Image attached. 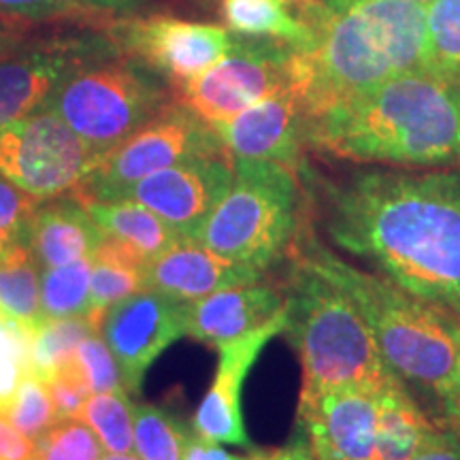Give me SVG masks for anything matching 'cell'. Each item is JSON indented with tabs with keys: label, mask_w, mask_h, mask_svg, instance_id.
Returning <instances> with one entry per match:
<instances>
[{
	"label": "cell",
	"mask_w": 460,
	"mask_h": 460,
	"mask_svg": "<svg viewBox=\"0 0 460 460\" xmlns=\"http://www.w3.org/2000/svg\"><path fill=\"white\" fill-rule=\"evenodd\" d=\"M305 216L332 250L424 301L460 314V169H356L322 177L305 164Z\"/></svg>",
	"instance_id": "6da1fadb"
},
{
	"label": "cell",
	"mask_w": 460,
	"mask_h": 460,
	"mask_svg": "<svg viewBox=\"0 0 460 460\" xmlns=\"http://www.w3.org/2000/svg\"><path fill=\"white\" fill-rule=\"evenodd\" d=\"M314 43L290 58V85L318 118L349 96L427 73V7L405 0H295Z\"/></svg>",
	"instance_id": "7a4b0ae2"
},
{
	"label": "cell",
	"mask_w": 460,
	"mask_h": 460,
	"mask_svg": "<svg viewBox=\"0 0 460 460\" xmlns=\"http://www.w3.org/2000/svg\"><path fill=\"white\" fill-rule=\"evenodd\" d=\"M305 141L358 164L460 169V84L399 75L305 122Z\"/></svg>",
	"instance_id": "3957f363"
},
{
	"label": "cell",
	"mask_w": 460,
	"mask_h": 460,
	"mask_svg": "<svg viewBox=\"0 0 460 460\" xmlns=\"http://www.w3.org/2000/svg\"><path fill=\"white\" fill-rule=\"evenodd\" d=\"M288 256H296L352 298L388 369L401 382L427 388L439 399L456 393L460 318L376 271L352 264L326 243L303 217Z\"/></svg>",
	"instance_id": "277c9868"
},
{
	"label": "cell",
	"mask_w": 460,
	"mask_h": 460,
	"mask_svg": "<svg viewBox=\"0 0 460 460\" xmlns=\"http://www.w3.org/2000/svg\"><path fill=\"white\" fill-rule=\"evenodd\" d=\"M281 281L286 295L284 332L303 369L301 393L332 386L379 388L394 376L376 337L341 288L296 256H288Z\"/></svg>",
	"instance_id": "5b68a950"
},
{
	"label": "cell",
	"mask_w": 460,
	"mask_h": 460,
	"mask_svg": "<svg viewBox=\"0 0 460 460\" xmlns=\"http://www.w3.org/2000/svg\"><path fill=\"white\" fill-rule=\"evenodd\" d=\"M172 101L171 84L118 43L77 65L45 101L102 158Z\"/></svg>",
	"instance_id": "8992f818"
},
{
	"label": "cell",
	"mask_w": 460,
	"mask_h": 460,
	"mask_svg": "<svg viewBox=\"0 0 460 460\" xmlns=\"http://www.w3.org/2000/svg\"><path fill=\"white\" fill-rule=\"evenodd\" d=\"M234 180L197 241L267 273L286 261L305 217L301 175L271 160L233 158Z\"/></svg>",
	"instance_id": "52a82bcc"
},
{
	"label": "cell",
	"mask_w": 460,
	"mask_h": 460,
	"mask_svg": "<svg viewBox=\"0 0 460 460\" xmlns=\"http://www.w3.org/2000/svg\"><path fill=\"white\" fill-rule=\"evenodd\" d=\"M216 154H228L216 130L172 99L128 139L107 152L75 194L82 200L124 199L130 186L154 172Z\"/></svg>",
	"instance_id": "ba28073f"
},
{
	"label": "cell",
	"mask_w": 460,
	"mask_h": 460,
	"mask_svg": "<svg viewBox=\"0 0 460 460\" xmlns=\"http://www.w3.org/2000/svg\"><path fill=\"white\" fill-rule=\"evenodd\" d=\"M101 156L51 109H37L0 128V175L37 199L82 186Z\"/></svg>",
	"instance_id": "9c48e42d"
},
{
	"label": "cell",
	"mask_w": 460,
	"mask_h": 460,
	"mask_svg": "<svg viewBox=\"0 0 460 460\" xmlns=\"http://www.w3.org/2000/svg\"><path fill=\"white\" fill-rule=\"evenodd\" d=\"M237 45L220 62L172 88V99L209 126L228 122L290 85L292 48L237 34Z\"/></svg>",
	"instance_id": "30bf717a"
},
{
	"label": "cell",
	"mask_w": 460,
	"mask_h": 460,
	"mask_svg": "<svg viewBox=\"0 0 460 460\" xmlns=\"http://www.w3.org/2000/svg\"><path fill=\"white\" fill-rule=\"evenodd\" d=\"M115 45L107 26L31 37L0 56V128L45 105L58 84L88 58Z\"/></svg>",
	"instance_id": "8fae6325"
},
{
	"label": "cell",
	"mask_w": 460,
	"mask_h": 460,
	"mask_svg": "<svg viewBox=\"0 0 460 460\" xmlns=\"http://www.w3.org/2000/svg\"><path fill=\"white\" fill-rule=\"evenodd\" d=\"M119 48L146 60L171 88L205 73L237 45V32L226 26L200 24L171 15L124 17L107 24Z\"/></svg>",
	"instance_id": "7c38bea8"
},
{
	"label": "cell",
	"mask_w": 460,
	"mask_h": 460,
	"mask_svg": "<svg viewBox=\"0 0 460 460\" xmlns=\"http://www.w3.org/2000/svg\"><path fill=\"white\" fill-rule=\"evenodd\" d=\"M233 180L234 164L230 154L197 156L137 181L124 199L147 207L177 230L181 239L197 241L200 228L228 194Z\"/></svg>",
	"instance_id": "4fadbf2b"
},
{
	"label": "cell",
	"mask_w": 460,
	"mask_h": 460,
	"mask_svg": "<svg viewBox=\"0 0 460 460\" xmlns=\"http://www.w3.org/2000/svg\"><path fill=\"white\" fill-rule=\"evenodd\" d=\"M101 335L118 360L124 388L139 394L149 367L186 335L183 303L143 288L107 309Z\"/></svg>",
	"instance_id": "5bb4252c"
},
{
	"label": "cell",
	"mask_w": 460,
	"mask_h": 460,
	"mask_svg": "<svg viewBox=\"0 0 460 460\" xmlns=\"http://www.w3.org/2000/svg\"><path fill=\"white\" fill-rule=\"evenodd\" d=\"M379 388L332 386L301 393L296 424L314 460H376Z\"/></svg>",
	"instance_id": "9a60e30c"
},
{
	"label": "cell",
	"mask_w": 460,
	"mask_h": 460,
	"mask_svg": "<svg viewBox=\"0 0 460 460\" xmlns=\"http://www.w3.org/2000/svg\"><path fill=\"white\" fill-rule=\"evenodd\" d=\"M286 326V305L271 322L254 329L237 339L217 345L216 376L200 401L192 420V433L216 444L241 446L254 450L245 430L243 420V384L256 365L264 345L284 332Z\"/></svg>",
	"instance_id": "2e32d148"
},
{
	"label": "cell",
	"mask_w": 460,
	"mask_h": 460,
	"mask_svg": "<svg viewBox=\"0 0 460 460\" xmlns=\"http://www.w3.org/2000/svg\"><path fill=\"white\" fill-rule=\"evenodd\" d=\"M211 128L233 158L271 160L296 172L307 164L305 111L292 85Z\"/></svg>",
	"instance_id": "e0dca14e"
},
{
	"label": "cell",
	"mask_w": 460,
	"mask_h": 460,
	"mask_svg": "<svg viewBox=\"0 0 460 460\" xmlns=\"http://www.w3.org/2000/svg\"><path fill=\"white\" fill-rule=\"evenodd\" d=\"M143 279L149 290L177 303H190L226 288L256 284L267 279V273L250 264L228 261L199 241L181 239L146 262Z\"/></svg>",
	"instance_id": "ac0fdd59"
},
{
	"label": "cell",
	"mask_w": 460,
	"mask_h": 460,
	"mask_svg": "<svg viewBox=\"0 0 460 460\" xmlns=\"http://www.w3.org/2000/svg\"><path fill=\"white\" fill-rule=\"evenodd\" d=\"M284 288L267 279L217 290L214 295L183 303L186 335L217 348L230 339L261 329L284 309Z\"/></svg>",
	"instance_id": "d6986e66"
},
{
	"label": "cell",
	"mask_w": 460,
	"mask_h": 460,
	"mask_svg": "<svg viewBox=\"0 0 460 460\" xmlns=\"http://www.w3.org/2000/svg\"><path fill=\"white\" fill-rule=\"evenodd\" d=\"M102 233L75 192L48 199L34 211L26 230V250L37 267L51 269L94 256Z\"/></svg>",
	"instance_id": "ffe728a7"
},
{
	"label": "cell",
	"mask_w": 460,
	"mask_h": 460,
	"mask_svg": "<svg viewBox=\"0 0 460 460\" xmlns=\"http://www.w3.org/2000/svg\"><path fill=\"white\" fill-rule=\"evenodd\" d=\"M444 433L446 429L420 410L399 377L393 376L379 388L376 460H410Z\"/></svg>",
	"instance_id": "44dd1931"
},
{
	"label": "cell",
	"mask_w": 460,
	"mask_h": 460,
	"mask_svg": "<svg viewBox=\"0 0 460 460\" xmlns=\"http://www.w3.org/2000/svg\"><path fill=\"white\" fill-rule=\"evenodd\" d=\"M102 237L113 239L139 261L147 262L181 241L180 233L132 199L84 200Z\"/></svg>",
	"instance_id": "7402d4cb"
},
{
	"label": "cell",
	"mask_w": 460,
	"mask_h": 460,
	"mask_svg": "<svg viewBox=\"0 0 460 460\" xmlns=\"http://www.w3.org/2000/svg\"><path fill=\"white\" fill-rule=\"evenodd\" d=\"M224 24L228 31L252 39H269L292 49H307L314 32L284 0H222Z\"/></svg>",
	"instance_id": "603a6c76"
},
{
	"label": "cell",
	"mask_w": 460,
	"mask_h": 460,
	"mask_svg": "<svg viewBox=\"0 0 460 460\" xmlns=\"http://www.w3.org/2000/svg\"><path fill=\"white\" fill-rule=\"evenodd\" d=\"M143 267L146 262L130 254L126 247L115 243L113 239L102 237L92 256L88 314L105 315L111 305L143 290L146 288Z\"/></svg>",
	"instance_id": "cb8c5ba5"
},
{
	"label": "cell",
	"mask_w": 460,
	"mask_h": 460,
	"mask_svg": "<svg viewBox=\"0 0 460 460\" xmlns=\"http://www.w3.org/2000/svg\"><path fill=\"white\" fill-rule=\"evenodd\" d=\"M0 312L31 331L43 324L41 269L26 245L0 252Z\"/></svg>",
	"instance_id": "d4e9b609"
},
{
	"label": "cell",
	"mask_w": 460,
	"mask_h": 460,
	"mask_svg": "<svg viewBox=\"0 0 460 460\" xmlns=\"http://www.w3.org/2000/svg\"><path fill=\"white\" fill-rule=\"evenodd\" d=\"M101 320L102 315L99 314L45 320L31 339V365L34 376L45 379L71 365L77 345L92 332L101 331Z\"/></svg>",
	"instance_id": "484cf974"
},
{
	"label": "cell",
	"mask_w": 460,
	"mask_h": 460,
	"mask_svg": "<svg viewBox=\"0 0 460 460\" xmlns=\"http://www.w3.org/2000/svg\"><path fill=\"white\" fill-rule=\"evenodd\" d=\"M427 73L460 84V0L429 3Z\"/></svg>",
	"instance_id": "4316f807"
},
{
	"label": "cell",
	"mask_w": 460,
	"mask_h": 460,
	"mask_svg": "<svg viewBox=\"0 0 460 460\" xmlns=\"http://www.w3.org/2000/svg\"><path fill=\"white\" fill-rule=\"evenodd\" d=\"M92 258L41 271L43 320H60L90 312Z\"/></svg>",
	"instance_id": "83f0119b"
},
{
	"label": "cell",
	"mask_w": 460,
	"mask_h": 460,
	"mask_svg": "<svg viewBox=\"0 0 460 460\" xmlns=\"http://www.w3.org/2000/svg\"><path fill=\"white\" fill-rule=\"evenodd\" d=\"M192 430L180 418L152 402L135 405V454L139 460H183Z\"/></svg>",
	"instance_id": "f1b7e54d"
},
{
	"label": "cell",
	"mask_w": 460,
	"mask_h": 460,
	"mask_svg": "<svg viewBox=\"0 0 460 460\" xmlns=\"http://www.w3.org/2000/svg\"><path fill=\"white\" fill-rule=\"evenodd\" d=\"M82 420L94 430L105 452L128 454L135 441V402L126 390L90 394Z\"/></svg>",
	"instance_id": "f546056e"
},
{
	"label": "cell",
	"mask_w": 460,
	"mask_h": 460,
	"mask_svg": "<svg viewBox=\"0 0 460 460\" xmlns=\"http://www.w3.org/2000/svg\"><path fill=\"white\" fill-rule=\"evenodd\" d=\"M0 416L31 441H37L58 422L49 390L43 379L34 373L24 376Z\"/></svg>",
	"instance_id": "4dcf8cb0"
},
{
	"label": "cell",
	"mask_w": 460,
	"mask_h": 460,
	"mask_svg": "<svg viewBox=\"0 0 460 460\" xmlns=\"http://www.w3.org/2000/svg\"><path fill=\"white\" fill-rule=\"evenodd\" d=\"M34 446L37 460H101L105 450L82 418L58 420Z\"/></svg>",
	"instance_id": "1f68e13d"
},
{
	"label": "cell",
	"mask_w": 460,
	"mask_h": 460,
	"mask_svg": "<svg viewBox=\"0 0 460 460\" xmlns=\"http://www.w3.org/2000/svg\"><path fill=\"white\" fill-rule=\"evenodd\" d=\"M32 332L28 326L0 314V411L7 407L24 376L32 373Z\"/></svg>",
	"instance_id": "d6a6232c"
},
{
	"label": "cell",
	"mask_w": 460,
	"mask_h": 460,
	"mask_svg": "<svg viewBox=\"0 0 460 460\" xmlns=\"http://www.w3.org/2000/svg\"><path fill=\"white\" fill-rule=\"evenodd\" d=\"M71 367L82 377L90 394L113 393V390H126L122 382L119 365L101 331L92 332L75 349ZM128 393V390H126Z\"/></svg>",
	"instance_id": "836d02e7"
},
{
	"label": "cell",
	"mask_w": 460,
	"mask_h": 460,
	"mask_svg": "<svg viewBox=\"0 0 460 460\" xmlns=\"http://www.w3.org/2000/svg\"><path fill=\"white\" fill-rule=\"evenodd\" d=\"M43 199L32 197L0 175V252L24 245L26 230Z\"/></svg>",
	"instance_id": "e575fe53"
},
{
	"label": "cell",
	"mask_w": 460,
	"mask_h": 460,
	"mask_svg": "<svg viewBox=\"0 0 460 460\" xmlns=\"http://www.w3.org/2000/svg\"><path fill=\"white\" fill-rule=\"evenodd\" d=\"M43 382L49 390L58 420L82 418L85 402L90 399V390L85 388L82 377L75 373L71 365L65 367L62 371H56L54 376L45 377Z\"/></svg>",
	"instance_id": "d590c367"
},
{
	"label": "cell",
	"mask_w": 460,
	"mask_h": 460,
	"mask_svg": "<svg viewBox=\"0 0 460 460\" xmlns=\"http://www.w3.org/2000/svg\"><path fill=\"white\" fill-rule=\"evenodd\" d=\"M0 13L31 26L39 22L77 20L75 0H0Z\"/></svg>",
	"instance_id": "8d00e7d4"
},
{
	"label": "cell",
	"mask_w": 460,
	"mask_h": 460,
	"mask_svg": "<svg viewBox=\"0 0 460 460\" xmlns=\"http://www.w3.org/2000/svg\"><path fill=\"white\" fill-rule=\"evenodd\" d=\"M0 460H37V446L0 416Z\"/></svg>",
	"instance_id": "74e56055"
},
{
	"label": "cell",
	"mask_w": 460,
	"mask_h": 460,
	"mask_svg": "<svg viewBox=\"0 0 460 460\" xmlns=\"http://www.w3.org/2000/svg\"><path fill=\"white\" fill-rule=\"evenodd\" d=\"M256 452L250 456H239V454H230L224 450L222 444L216 441H207L203 437L190 433L186 450H183V460H254Z\"/></svg>",
	"instance_id": "f35d334b"
},
{
	"label": "cell",
	"mask_w": 460,
	"mask_h": 460,
	"mask_svg": "<svg viewBox=\"0 0 460 460\" xmlns=\"http://www.w3.org/2000/svg\"><path fill=\"white\" fill-rule=\"evenodd\" d=\"M254 460H314V454L309 450V444L307 439H305V435L298 430L295 439H292L290 444H286L284 447H278V450H269V452L256 450Z\"/></svg>",
	"instance_id": "ab89813d"
},
{
	"label": "cell",
	"mask_w": 460,
	"mask_h": 460,
	"mask_svg": "<svg viewBox=\"0 0 460 460\" xmlns=\"http://www.w3.org/2000/svg\"><path fill=\"white\" fill-rule=\"evenodd\" d=\"M410 460H460V437L446 430L433 446L422 450Z\"/></svg>",
	"instance_id": "60d3db41"
},
{
	"label": "cell",
	"mask_w": 460,
	"mask_h": 460,
	"mask_svg": "<svg viewBox=\"0 0 460 460\" xmlns=\"http://www.w3.org/2000/svg\"><path fill=\"white\" fill-rule=\"evenodd\" d=\"M441 402H444V407H441V420L437 424L460 437V390L444 396Z\"/></svg>",
	"instance_id": "b9f144b4"
},
{
	"label": "cell",
	"mask_w": 460,
	"mask_h": 460,
	"mask_svg": "<svg viewBox=\"0 0 460 460\" xmlns=\"http://www.w3.org/2000/svg\"><path fill=\"white\" fill-rule=\"evenodd\" d=\"M31 39V31H0V56Z\"/></svg>",
	"instance_id": "7bdbcfd3"
},
{
	"label": "cell",
	"mask_w": 460,
	"mask_h": 460,
	"mask_svg": "<svg viewBox=\"0 0 460 460\" xmlns=\"http://www.w3.org/2000/svg\"><path fill=\"white\" fill-rule=\"evenodd\" d=\"M34 26L24 24V22H17L13 17H7L0 13V31H32Z\"/></svg>",
	"instance_id": "ee69618b"
},
{
	"label": "cell",
	"mask_w": 460,
	"mask_h": 460,
	"mask_svg": "<svg viewBox=\"0 0 460 460\" xmlns=\"http://www.w3.org/2000/svg\"><path fill=\"white\" fill-rule=\"evenodd\" d=\"M101 460H139V456H137V454H111V452H107V454H102V458Z\"/></svg>",
	"instance_id": "f6af8a7d"
},
{
	"label": "cell",
	"mask_w": 460,
	"mask_h": 460,
	"mask_svg": "<svg viewBox=\"0 0 460 460\" xmlns=\"http://www.w3.org/2000/svg\"><path fill=\"white\" fill-rule=\"evenodd\" d=\"M405 3H418V4H427L430 0H405Z\"/></svg>",
	"instance_id": "bcb514c9"
},
{
	"label": "cell",
	"mask_w": 460,
	"mask_h": 460,
	"mask_svg": "<svg viewBox=\"0 0 460 460\" xmlns=\"http://www.w3.org/2000/svg\"><path fill=\"white\" fill-rule=\"evenodd\" d=\"M458 318H460V314H458ZM460 390V367H458V382H456V393Z\"/></svg>",
	"instance_id": "7dc6e473"
},
{
	"label": "cell",
	"mask_w": 460,
	"mask_h": 460,
	"mask_svg": "<svg viewBox=\"0 0 460 460\" xmlns=\"http://www.w3.org/2000/svg\"><path fill=\"white\" fill-rule=\"evenodd\" d=\"M284 3H288V4H292V3H295V0H284Z\"/></svg>",
	"instance_id": "c3c4849f"
}]
</instances>
